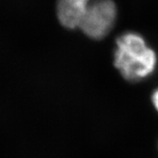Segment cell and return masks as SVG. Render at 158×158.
I'll list each match as a JSON object with an SVG mask.
<instances>
[{
    "label": "cell",
    "instance_id": "1",
    "mask_svg": "<svg viewBox=\"0 0 158 158\" xmlns=\"http://www.w3.org/2000/svg\"><path fill=\"white\" fill-rule=\"evenodd\" d=\"M113 65L126 81L136 83L155 72L157 56L141 34L126 32L116 40Z\"/></svg>",
    "mask_w": 158,
    "mask_h": 158
},
{
    "label": "cell",
    "instance_id": "2",
    "mask_svg": "<svg viewBox=\"0 0 158 158\" xmlns=\"http://www.w3.org/2000/svg\"><path fill=\"white\" fill-rule=\"evenodd\" d=\"M117 13V6L113 0H92L77 28L90 39H104L113 30Z\"/></svg>",
    "mask_w": 158,
    "mask_h": 158
},
{
    "label": "cell",
    "instance_id": "3",
    "mask_svg": "<svg viewBox=\"0 0 158 158\" xmlns=\"http://www.w3.org/2000/svg\"><path fill=\"white\" fill-rule=\"evenodd\" d=\"M92 0H57L56 15L62 27L68 29L78 27L85 10Z\"/></svg>",
    "mask_w": 158,
    "mask_h": 158
},
{
    "label": "cell",
    "instance_id": "4",
    "mask_svg": "<svg viewBox=\"0 0 158 158\" xmlns=\"http://www.w3.org/2000/svg\"><path fill=\"white\" fill-rule=\"evenodd\" d=\"M151 101H152L153 106L155 107L156 111L158 113V88L153 91L151 96Z\"/></svg>",
    "mask_w": 158,
    "mask_h": 158
}]
</instances>
